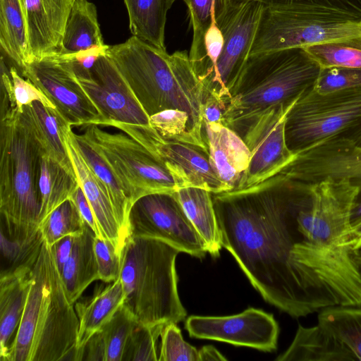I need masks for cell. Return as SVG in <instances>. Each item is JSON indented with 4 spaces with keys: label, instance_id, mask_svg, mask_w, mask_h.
Masks as SVG:
<instances>
[{
    "label": "cell",
    "instance_id": "cell-47",
    "mask_svg": "<svg viewBox=\"0 0 361 361\" xmlns=\"http://www.w3.org/2000/svg\"><path fill=\"white\" fill-rule=\"evenodd\" d=\"M200 361L227 360L214 346L204 345L198 350Z\"/></svg>",
    "mask_w": 361,
    "mask_h": 361
},
{
    "label": "cell",
    "instance_id": "cell-11",
    "mask_svg": "<svg viewBox=\"0 0 361 361\" xmlns=\"http://www.w3.org/2000/svg\"><path fill=\"white\" fill-rule=\"evenodd\" d=\"M264 6L253 1L219 0L215 20L224 43L212 71L202 82L205 90L226 105L252 47Z\"/></svg>",
    "mask_w": 361,
    "mask_h": 361
},
{
    "label": "cell",
    "instance_id": "cell-42",
    "mask_svg": "<svg viewBox=\"0 0 361 361\" xmlns=\"http://www.w3.org/2000/svg\"><path fill=\"white\" fill-rule=\"evenodd\" d=\"M94 252L98 267L99 280L111 283L120 277L122 256L109 240L94 237Z\"/></svg>",
    "mask_w": 361,
    "mask_h": 361
},
{
    "label": "cell",
    "instance_id": "cell-3",
    "mask_svg": "<svg viewBox=\"0 0 361 361\" xmlns=\"http://www.w3.org/2000/svg\"><path fill=\"white\" fill-rule=\"evenodd\" d=\"M23 317L6 361H77L79 321L51 247L44 241L32 268Z\"/></svg>",
    "mask_w": 361,
    "mask_h": 361
},
{
    "label": "cell",
    "instance_id": "cell-5",
    "mask_svg": "<svg viewBox=\"0 0 361 361\" xmlns=\"http://www.w3.org/2000/svg\"><path fill=\"white\" fill-rule=\"evenodd\" d=\"M43 153L11 97L1 87L0 213L1 227L8 233L30 235L39 229Z\"/></svg>",
    "mask_w": 361,
    "mask_h": 361
},
{
    "label": "cell",
    "instance_id": "cell-48",
    "mask_svg": "<svg viewBox=\"0 0 361 361\" xmlns=\"http://www.w3.org/2000/svg\"><path fill=\"white\" fill-rule=\"evenodd\" d=\"M350 244L355 252L361 249V219L351 224Z\"/></svg>",
    "mask_w": 361,
    "mask_h": 361
},
{
    "label": "cell",
    "instance_id": "cell-15",
    "mask_svg": "<svg viewBox=\"0 0 361 361\" xmlns=\"http://www.w3.org/2000/svg\"><path fill=\"white\" fill-rule=\"evenodd\" d=\"M72 66L80 85L102 118V126H110L114 123L151 126L149 116L106 53L90 70Z\"/></svg>",
    "mask_w": 361,
    "mask_h": 361
},
{
    "label": "cell",
    "instance_id": "cell-29",
    "mask_svg": "<svg viewBox=\"0 0 361 361\" xmlns=\"http://www.w3.org/2000/svg\"><path fill=\"white\" fill-rule=\"evenodd\" d=\"M69 134L87 165L105 186L121 226L129 236V215L133 203L125 188L106 161L82 134H77L72 129Z\"/></svg>",
    "mask_w": 361,
    "mask_h": 361
},
{
    "label": "cell",
    "instance_id": "cell-34",
    "mask_svg": "<svg viewBox=\"0 0 361 361\" xmlns=\"http://www.w3.org/2000/svg\"><path fill=\"white\" fill-rule=\"evenodd\" d=\"M321 68H361V34L303 47Z\"/></svg>",
    "mask_w": 361,
    "mask_h": 361
},
{
    "label": "cell",
    "instance_id": "cell-24",
    "mask_svg": "<svg viewBox=\"0 0 361 361\" xmlns=\"http://www.w3.org/2000/svg\"><path fill=\"white\" fill-rule=\"evenodd\" d=\"M125 298L119 277L108 286L99 288L92 296L74 303L79 321L78 354L91 336L112 319L124 304Z\"/></svg>",
    "mask_w": 361,
    "mask_h": 361
},
{
    "label": "cell",
    "instance_id": "cell-12",
    "mask_svg": "<svg viewBox=\"0 0 361 361\" xmlns=\"http://www.w3.org/2000/svg\"><path fill=\"white\" fill-rule=\"evenodd\" d=\"M129 237L161 240L180 252L202 258L205 242L185 214L174 192L152 193L139 198L129 215Z\"/></svg>",
    "mask_w": 361,
    "mask_h": 361
},
{
    "label": "cell",
    "instance_id": "cell-9",
    "mask_svg": "<svg viewBox=\"0 0 361 361\" xmlns=\"http://www.w3.org/2000/svg\"><path fill=\"white\" fill-rule=\"evenodd\" d=\"M83 128L82 135L109 164L133 204L147 195L179 189L164 164L125 133H111L94 124Z\"/></svg>",
    "mask_w": 361,
    "mask_h": 361
},
{
    "label": "cell",
    "instance_id": "cell-35",
    "mask_svg": "<svg viewBox=\"0 0 361 361\" xmlns=\"http://www.w3.org/2000/svg\"><path fill=\"white\" fill-rule=\"evenodd\" d=\"M86 224L71 200L61 204L39 224L44 241L52 246L67 235L82 233Z\"/></svg>",
    "mask_w": 361,
    "mask_h": 361
},
{
    "label": "cell",
    "instance_id": "cell-38",
    "mask_svg": "<svg viewBox=\"0 0 361 361\" xmlns=\"http://www.w3.org/2000/svg\"><path fill=\"white\" fill-rule=\"evenodd\" d=\"M164 325L137 324L126 344L123 361H159L157 342Z\"/></svg>",
    "mask_w": 361,
    "mask_h": 361
},
{
    "label": "cell",
    "instance_id": "cell-19",
    "mask_svg": "<svg viewBox=\"0 0 361 361\" xmlns=\"http://www.w3.org/2000/svg\"><path fill=\"white\" fill-rule=\"evenodd\" d=\"M25 16L28 63L59 53L75 0H20Z\"/></svg>",
    "mask_w": 361,
    "mask_h": 361
},
{
    "label": "cell",
    "instance_id": "cell-27",
    "mask_svg": "<svg viewBox=\"0 0 361 361\" xmlns=\"http://www.w3.org/2000/svg\"><path fill=\"white\" fill-rule=\"evenodd\" d=\"M105 46L95 5L88 0H75L59 53L71 55Z\"/></svg>",
    "mask_w": 361,
    "mask_h": 361
},
{
    "label": "cell",
    "instance_id": "cell-8",
    "mask_svg": "<svg viewBox=\"0 0 361 361\" xmlns=\"http://www.w3.org/2000/svg\"><path fill=\"white\" fill-rule=\"evenodd\" d=\"M285 137L296 154L322 142L361 137V87L300 97L287 114Z\"/></svg>",
    "mask_w": 361,
    "mask_h": 361
},
{
    "label": "cell",
    "instance_id": "cell-10",
    "mask_svg": "<svg viewBox=\"0 0 361 361\" xmlns=\"http://www.w3.org/2000/svg\"><path fill=\"white\" fill-rule=\"evenodd\" d=\"M276 361H361V305L319 312L317 324H299L289 347Z\"/></svg>",
    "mask_w": 361,
    "mask_h": 361
},
{
    "label": "cell",
    "instance_id": "cell-6",
    "mask_svg": "<svg viewBox=\"0 0 361 361\" xmlns=\"http://www.w3.org/2000/svg\"><path fill=\"white\" fill-rule=\"evenodd\" d=\"M179 250L161 240L129 237L120 274L123 305L142 325L183 321L187 312L178 291L176 259Z\"/></svg>",
    "mask_w": 361,
    "mask_h": 361
},
{
    "label": "cell",
    "instance_id": "cell-13",
    "mask_svg": "<svg viewBox=\"0 0 361 361\" xmlns=\"http://www.w3.org/2000/svg\"><path fill=\"white\" fill-rule=\"evenodd\" d=\"M118 128L159 159L175 178L179 189L200 188L213 193L231 190L214 172L208 151L196 145L163 138L151 126L117 123Z\"/></svg>",
    "mask_w": 361,
    "mask_h": 361
},
{
    "label": "cell",
    "instance_id": "cell-1",
    "mask_svg": "<svg viewBox=\"0 0 361 361\" xmlns=\"http://www.w3.org/2000/svg\"><path fill=\"white\" fill-rule=\"evenodd\" d=\"M308 188L279 173L246 189L212 192L222 247L264 300L293 318L308 315L299 251Z\"/></svg>",
    "mask_w": 361,
    "mask_h": 361
},
{
    "label": "cell",
    "instance_id": "cell-37",
    "mask_svg": "<svg viewBox=\"0 0 361 361\" xmlns=\"http://www.w3.org/2000/svg\"><path fill=\"white\" fill-rule=\"evenodd\" d=\"M1 86L8 92L18 111L24 106L39 101L47 107L56 109L52 102L27 78L21 77L15 67L8 71L1 61Z\"/></svg>",
    "mask_w": 361,
    "mask_h": 361
},
{
    "label": "cell",
    "instance_id": "cell-22",
    "mask_svg": "<svg viewBox=\"0 0 361 361\" xmlns=\"http://www.w3.org/2000/svg\"><path fill=\"white\" fill-rule=\"evenodd\" d=\"M21 117L41 146L44 153L75 173L66 147V137L71 124L57 109L46 106L39 101L24 106Z\"/></svg>",
    "mask_w": 361,
    "mask_h": 361
},
{
    "label": "cell",
    "instance_id": "cell-45",
    "mask_svg": "<svg viewBox=\"0 0 361 361\" xmlns=\"http://www.w3.org/2000/svg\"><path fill=\"white\" fill-rule=\"evenodd\" d=\"M225 110V104L217 97L209 94L202 109L203 123H222Z\"/></svg>",
    "mask_w": 361,
    "mask_h": 361
},
{
    "label": "cell",
    "instance_id": "cell-49",
    "mask_svg": "<svg viewBox=\"0 0 361 361\" xmlns=\"http://www.w3.org/2000/svg\"><path fill=\"white\" fill-rule=\"evenodd\" d=\"M361 219V192H357L350 212L351 224Z\"/></svg>",
    "mask_w": 361,
    "mask_h": 361
},
{
    "label": "cell",
    "instance_id": "cell-39",
    "mask_svg": "<svg viewBox=\"0 0 361 361\" xmlns=\"http://www.w3.org/2000/svg\"><path fill=\"white\" fill-rule=\"evenodd\" d=\"M159 361H200L198 350L183 340L176 323L169 322L164 326Z\"/></svg>",
    "mask_w": 361,
    "mask_h": 361
},
{
    "label": "cell",
    "instance_id": "cell-14",
    "mask_svg": "<svg viewBox=\"0 0 361 361\" xmlns=\"http://www.w3.org/2000/svg\"><path fill=\"white\" fill-rule=\"evenodd\" d=\"M22 74L52 102L72 126H102V118L80 85L67 56L56 53L32 61Z\"/></svg>",
    "mask_w": 361,
    "mask_h": 361
},
{
    "label": "cell",
    "instance_id": "cell-2",
    "mask_svg": "<svg viewBox=\"0 0 361 361\" xmlns=\"http://www.w3.org/2000/svg\"><path fill=\"white\" fill-rule=\"evenodd\" d=\"M106 55L149 116L166 109L187 112L194 136L201 147L208 151L202 109L209 93L187 51L169 54L132 35L123 43L109 46Z\"/></svg>",
    "mask_w": 361,
    "mask_h": 361
},
{
    "label": "cell",
    "instance_id": "cell-7",
    "mask_svg": "<svg viewBox=\"0 0 361 361\" xmlns=\"http://www.w3.org/2000/svg\"><path fill=\"white\" fill-rule=\"evenodd\" d=\"M361 34V15L306 5L264 6L250 54L300 47Z\"/></svg>",
    "mask_w": 361,
    "mask_h": 361
},
{
    "label": "cell",
    "instance_id": "cell-36",
    "mask_svg": "<svg viewBox=\"0 0 361 361\" xmlns=\"http://www.w3.org/2000/svg\"><path fill=\"white\" fill-rule=\"evenodd\" d=\"M149 123L166 140L201 147L193 135L190 116L184 111L166 109L159 111L149 116Z\"/></svg>",
    "mask_w": 361,
    "mask_h": 361
},
{
    "label": "cell",
    "instance_id": "cell-46",
    "mask_svg": "<svg viewBox=\"0 0 361 361\" xmlns=\"http://www.w3.org/2000/svg\"><path fill=\"white\" fill-rule=\"evenodd\" d=\"M75 235H67L58 240L51 247L54 257L61 272L71 255Z\"/></svg>",
    "mask_w": 361,
    "mask_h": 361
},
{
    "label": "cell",
    "instance_id": "cell-44",
    "mask_svg": "<svg viewBox=\"0 0 361 361\" xmlns=\"http://www.w3.org/2000/svg\"><path fill=\"white\" fill-rule=\"evenodd\" d=\"M70 200L75 205L85 223L94 231L97 237L100 238L93 211L80 185Z\"/></svg>",
    "mask_w": 361,
    "mask_h": 361
},
{
    "label": "cell",
    "instance_id": "cell-50",
    "mask_svg": "<svg viewBox=\"0 0 361 361\" xmlns=\"http://www.w3.org/2000/svg\"><path fill=\"white\" fill-rule=\"evenodd\" d=\"M356 259L361 271V249L357 252Z\"/></svg>",
    "mask_w": 361,
    "mask_h": 361
},
{
    "label": "cell",
    "instance_id": "cell-20",
    "mask_svg": "<svg viewBox=\"0 0 361 361\" xmlns=\"http://www.w3.org/2000/svg\"><path fill=\"white\" fill-rule=\"evenodd\" d=\"M70 130L66 141L68 153L79 185L93 211L100 238L110 241L122 256L128 235L121 226L105 186L89 168L73 143Z\"/></svg>",
    "mask_w": 361,
    "mask_h": 361
},
{
    "label": "cell",
    "instance_id": "cell-30",
    "mask_svg": "<svg viewBox=\"0 0 361 361\" xmlns=\"http://www.w3.org/2000/svg\"><path fill=\"white\" fill-rule=\"evenodd\" d=\"M176 0H123L132 35L164 50L169 10Z\"/></svg>",
    "mask_w": 361,
    "mask_h": 361
},
{
    "label": "cell",
    "instance_id": "cell-4",
    "mask_svg": "<svg viewBox=\"0 0 361 361\" xmlns=\"http://www.w3.org/2000/svg\"><path fill=\"white\" fill-rule=\"evenodd\" d=\"M320 69L300 47L250 55L231 90L222 124L242 138L263 112L314 90Z\"/></svg>",
    "mask_w": 361,
    "mask_h": 361
},
{
    "label": "cell",
    "instance_id": "cell-32",
    "mask_svg": "<svg viewBox=\"0 0 361 361\" xmlns=\"http://www.w3.org/2000/svg\"><path fill=\"white\" fill-rule=\"evenodd\" d=\"M0 44L19 68L27 64V29L20 0H0Z\"/></svg>",
    "mask_w": 361,
    "mask_h": 361
},
{
    "label": "cell",
    "instance_id": "cell-33",
    "mask_svg": "<svg viewBox=\"0 0 361 361\" xmlns=\"http://www.w3.org/2000/svg\"><path fill=\"white\" fill-rule=\"evenodd\" d=\"M1 275L22 267L32 268L41 250L44 239L38 229L28 235L10 234L1 228Z\"/></svg>",
    "mask_w": 361,
    "mask_h": 361
},
{
    "label": "cell",
    "instance_id": "cell-41",
    "mask_svg": "<svg viewBox=\"0 0 361 361\" xmlns=\"http://www.w3.org/2000/svg\"><path fill=\"white\" fill-rule=\"evenodd\" d=\"M361 87V68L331 66L321 68L314 87L318 93Z\"/></svg>",
    "mask_w": 361,
    "mask_h": 361
},
{
    "label": "cell",
    "instance_id": "cell-18",
    "mask_svg": "<svg viewBox=\"0 0 361 361\" xmlns=\"http://www.w3.org/2000/svg\"><path fill=\"white\" fill-rule=\"evenodd\" d=\"M279 173L310 183L347 179L361 192V147L348 140H328L296 154Z\"/></svg>",
    "mask_w": 361,
    "mask_h": 361
},
{
    "label": "cell",
    "instance_id": "cell-40",
    "mask_svg": "<svg viewBox=\"0 0 361 361\" xmlns=\"http://www.w3.org/2000/svg\"><path fill=\"white\" fill-rule=\"evenodd\" d=\"M186 4L192 39L189 56L200 49L204 37L215 18L216 6L219 0H182Z\"/></svg>",
    "mask_w": 361,
    "mask_h": 361
},
{
    "label": "cell",
    "instance_id": "cell-28",
    "mask_svg": "<svg viewBox=\"0 0 361 361\" xmlns=\"http://www.w3.org/2000/svg\"><path fill=\"white\" fill-rule=\"evenodd\" d=\"M174 194L205 242L207 252L214 257L219 256L223 247L212 192L200 188L188 187L178 189Z\"/></svg>",
    "mask_w": 361,
    "mask_h": 361
},
{
    "label": "cell",
    "instance_id": "cell-23",
    "mask_svg": "<svg viewBox=\"0 0 361 361\" xmlns=\"http://www.w3.org/2000/svg\"><path fill=\"white\" fill-rule=\"evenodd\" d=\"M30 267L0 276V360L6 361L25 310L31 285Z\"/></svg>",
    "mask_w": 361,
    "mask_h": 361
},
{
    "label": "cell",
    "instance_id": "cell-25",
    "mask_svg": "<svg viewBox=\"0 0 361 361\" xmlns=\"http://www.w3.org/2000/svg\"><path fill=\"white\" fill-rule=\"evenodd\" d=\"M137 324L123 305L79 350L78 360L123 361L126 344Z\"/></svg>",
    "mask_w": 361,
    "mask_h": 361
},
{
    "label": "cell",
    "instance_id": "cell-21",
    "mask_svg": "<svg viewBox=\"0 0 361 361\" xmlns=\"http://www.w3.org/2000/svg\"><path fill=\"white\" fill-rule=\"evenodd\" d=\"M204 137L214 172L231 190L236 189L250 159L244 140L233 130L218 123H204Z\"/></svg>",
    "mask_w": 361,
    "mask_h": 361
},
{
    "label": "cell",
    "instance_id": "cell-17",
    "mask_svg": "<svg viewBox=\"0 0 361 361\" xmlns=\"http://www.w3.org/2000/svg\"><path fill=\"white\" fill-rule=\"evenodd\" d=\"M191 337L214 340L261 351L277 348L279 327L272 314L253 307L223 317H189L185 324Z\"/></svg>",
    "mask_w": 361,
    "mask_h": 361
},
{
    "label": "cell",
    "instance_id": "cell-43",
    "mask_svg": "<svg viewBox=\"0 0 361 361\" xmlns=\"http://www.w3.org/2000/svg\"><path fill=\"white\" fill-rule=\"evenodd\" d=\"M225 1H253L266 6L286 5H306L341 8L351 12H358L361 9V0H225Z\"/></svg>",
    "mask_w": 361,
    "mask_h": 361
},
{
    "label": "cell",
    "instance_id": "cell-31",
    "mask_svg": "<svg viewBox=\"0 0 361 361\" xmlns=\"http://www.w3.org/2000/svg\"><path fill=\"white\" fill-rule=\"evenodd\" d=\"M78 186L75 173L68 171L55 159L43 153L38 178L41 203L39 224L50 212L69 200Z\"/></svg>",
    "mask_w": 361,
    "mask_h": 361
},
{
    "label": "cell",
    "instance_id": "cell-26",
    "mask_svg": "<svg viewBox=\"0 0 361 361\" xmlns=\"http://www.w3.org/2000/svg\"><path fill=\"white\" fill-rule=\"evenodd\" d=\"M95 236L87 225L82 233L75 236L71 255L60 272L67 296L73 305L93 281L99 280L94 252Z\"/></svg>",
    "mask_w": 361,
    "mask_h": 361
},
{
    "label": "cell",
    "instance_id": "cell-16",
    "mask_svg": "<svg viewBox=\"0 0 361 361\" xmlns=\"http://www.w3.org/2000/svg\"><path fill=\"white\" fill-rule=\"evenodd\" d=\"M295 103L271 107L249 126L242 139L250 152V164L235 190L246 189L279 174L294 159L295 154L286 141L285 122Z\"/></svg>",
    "mask_w": 361,
    "mask_h": 361
},
{
    "label": "cell",
    "instance_id": "cell-51",
    "mask_svg": "<svg viewBox=\"0 0 361 361\" xmlns=\"http://www.w3.org/2000/svg\"><path fill=\"white\" fill-rule=\"evenodd\" d=\"M357 146H360L361 147V137H360V139L356 142H355Z\"/></svg>",
    "mask_w": 361,
    "mask_h": 361
}]
</instances>
